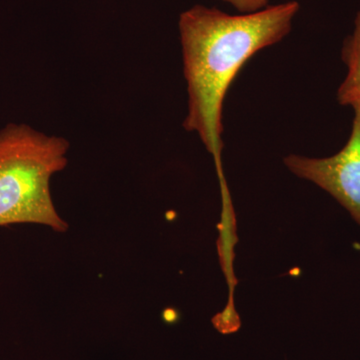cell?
Segmentation results:
<instances>
[{
    "label": "cell",
    "instance_id": "3",
    "mask_svg": "<svg viewBox=\"0 0 360 360\" xmlns=\"http://www.w3.org/2000/svg\"><path fill=\"white\" fill-rule=\"evenodd\" d=\"M352 108V132L336 155L326 158L291 155L284 158V163L296 176L330 194L360 226V103Z\"/></svg>",
    "mask_w": 360,
    "mask_h": 360
},
{
    "label": "cell",
    "instance_id": "2",
    "mask_svg": "<svg viewBox=\"0 0 360 360\" xmlns=\"http://www.w3.org/2000/svg\"><path fill=\"white\" fill-rule=\"evenodd\" d=\"M70 143L25 123L0 129V227L40 224L65 232L51 198V177L68 165Z\"/></svg>",
    "mask_w": 360,
    "mask_h": 360
},
{
    "label": "cell",
    "instance_id": "5",
    "mask_svg": "<svg viewBox=\"0 0 360 360\" xmlns=\"http://www.w3.org/2000/svg\"><path fill=\"white\" fill-rule=\"evenodd\" d=\"M240 13H251L269 6V0H224Z\"/></svg>",
    "mask_w": 360,
    "mask_h": 360
},
{
    "label": "cell",
    "instance_id": "4",
    "mask_svg": "<svg viewBox=\"0 0 360 360\" xmlns=\"http://www.w3.org/2000/svg\"><path fill=\"white\" fill-rule=\"evenodd\" d=\"M341 56L347 75L338 90V101L341 105L354 106L360 103V11L355 16L354 32L345 40Z\"/></svg>",
    "mask_w": 360,
    "mask_h": 360
},
{
    "label": "cell",
    "instance_id": "1",
    "mask_svg": "<svg viewBox=\"0 0 360 360\" xmlns=\"http://www.w3.org/2000/svg\"><path fill=\"white\" fill-rule=\"evenodd\" d=\"M297 1L231 15L214 7L195 6L179 18L188 112L184 127L200 136L217 161L224 142L225 96L243 66L258 51L281 41L300 11Z\"/></svg>",
    "mask_w": 360,
    "mask_h": 360
}]
</instances>
